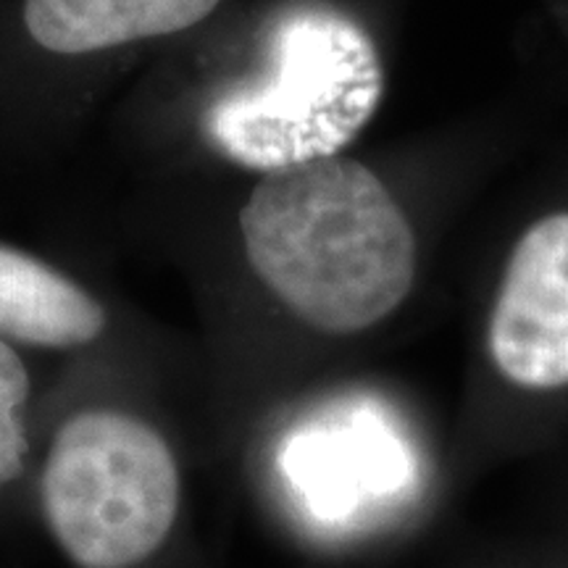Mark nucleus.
<instances>
[{"label":"nucleus","instance_id":"6","mask_svg":"<svg viewBox=\"0 0 568 568\" xmlns=\"http://www.w3.org/2000/svg\"><path fill=\"white\" fill-rule=\"evenodd\" d=\"M219 0H27L32 40L53 53H92L197 24Z\"/></svg>","mask_w":568,"mask_h":568},{"label":"nucleus","instance_id":"1","mask_svg":"<svg viewBox=\"0 0 568 568\" xmlns=\"http://www.w3.org/2000/svg\"><path fill=\"white\" fill-rule=\"evenodd\" d=\"M240 230L258 280L329 335L382 322L414 284L416 240L400 205L366 166L337 155L266 174Z\"/></svg>","mask_w":568,"mask_h":568},{"label":"nucleus","instance_id":"2","mask_svg":"<svg viewBox=\"0 0 568 568\" xmlns=\"http://www.w3.org/2000/svg\"><path fill=\"white\" fill-rule=\"evenodd\" d=\"M266 40L264 74L213 98L205 138L264 174L335 159L382 101L385 77L372 38L343 11L303 3L280 13Z\"/></svg>","mask_w":568,"mask_h":568},{"label":"nucleus","instance_id":"3","mask_svg":"<svg viewBox=\"0 0 568 568\" xmlns=\"http://www.w3.org/2000/svg\"><path fill=\"white\" fill-rule=\"evenodd\" d=\"M182 500L180 466L151 424L84 410L55 432L40 477L48 529L77 568H132L161 550Z\"/></svg>","mask_w":568,"mask_h":568},{"label":"nucleus","instance_id":"5","mask_svg":"<svg viewBox=\"0 0 568 568\" xmlns=\"http://www.w3.org/2000/svg\"><path fill=\"white\" fill-rule=\"evenodd\" d=\"M103 305L40 258L0 243V339L69 351L101 337Z\"/></svg>","mask_w":568,"mask_h":568},{"label":"nucleus","instance_id":"4","mask_svg":"<svg viewBox=\"0 0 568 568\" xmlns=\"http://www.w3.org/2000/svg\"><path fill=\"white\" fill-rule=\"evenodd\" d=\"M489 353L518 387L568 385V213L518 240L489 322Z\"/></svg>","mask_w":568,"mask_h":568},{"label":"nucleus","instance_id":"7","mask_svg":"<svg viewBox=\"0 0 568 568\" xmlns=\"http://www.w3.org/2000/svg\"><path fill=\"white\" fill-rule=\"evenodd\" d=\"M30 400V374L17 351L0 339V489L24 468L27 432L24 406Z\"/></svg>","mask_w":568,"mask_h":568}]
</instances>
